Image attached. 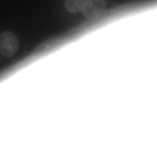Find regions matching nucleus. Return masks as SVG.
Segmentation results:
<instances>
[{"mask_svg": "<svg viewBox=\"0 0 157 157\" xmlns=\"http://www.w3.org/2000/svg\"><path fill=\"white\" fill-rule=\"evenodd\" d=\"M19 48L17 37L11 32H4L0 35V53L6 58H11Z\"/></svg>", "mask_w": 157, "mask_h": 157, "instance_id": "obj_1", "label": "nucleus"}, {"mask_svg": "<svg viewBox=\"0 0 157 157\" xmlns=\"http://www.w3.org/2000/svg\"><path fill=\"white\" fill-rule=\"evenodd\" d=\"M105 8L106 5L103 0H88L82 13L86 18L89 20H94L104 13Z\"/></svg>", "mask_w": 157, "mask_h": 157, "instance_id": "obj_2", "label": "nucleus"}, {"mask_svg": "<svg viewBox=\"0 0 157 157\" xmlns=\"http://www.w3.org/2000/svg\"><path fill=\"white\" fill-rule=\"evenodd\" d=\"M88 0H66V9L71 13H77L83 11Z\"/></svg>", "mask_w": 157, "mask_h": 157, "instance_id": "obj_3", "label": "nucleus"}]
</instances>
